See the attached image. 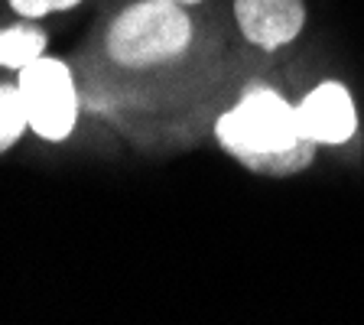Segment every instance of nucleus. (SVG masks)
<instances>
[{
    "instance_id": "f257e3e1",
    "label": "nucleus",
    "mask_w": 364,
    "mask_h": 325,
    "mask_svg": "<svg viewBox=\"0 0 364 325\" xmlns=\"http://www.w3.org/2000/svg\"><path fill=\"white\" fill-rule=\"evenodd\" d=\"M192 39V23L179 4L144 0L127 7L107 30V55L117 65L150 68L173 62L186 53Z\"/></svg>"
},
{
    "instance_id": "f03ea898",
    "label": "nucleus",
    "mask_w": 364,
    "mask_h": 325,
    "mask_svg": "<svg viewBox=\"0 0 364 325\" xmlns=\"http://www.w3.org/2000/svg\"><path fill=\"white\" fill-rule=\"evenodd\" d=\"M215 137L231 156L250 159L289 150L306 134L299 127V114L287 98L270 88H250L231 111L218 117Z\"/></svg>"
},
{
    "instance_id": "0eeeda50",
    "label": "nucleus",
    "mask_w": 364,
    "mask_h": 325,
    "mask_svg": "<svg viewBox=\"0 0 364 325\" xmlns=\"http://www.w3.org/2000/svg\"><path fill=\"white\" fill-rule=\"evenodd\" d=\"M316 140H309V137H303L296 146H289V150H280V153H264V156H250V159H241L247 169H254V173L260 176H293L299 173V169H306L312 163V156H316Z\"/></svg>"
},
{
    "instance_id": "1a4fd4ad",
    "label": "nucleus",
    "mask_w": 364,
    "mask_h": 325,
    "mask_svg": "<svg viewBox=\"0 0 364 325\" xmlns=\"http://www.w3.org/2000/svg\"><path fill=\"white\" fill-rule=\"evenodd\" d=\"M78 0H10V7L23 16H46L53 10H68L75 7Z\"/></svg>"
},
{
    "instance_id": "20e7f679",
    "label": "nucleus",
    "mask_w": 364,
    "mask_h": 325,
    "mask_svg": "<svg viewBox=\"0 0 364 325\" xmlns=\"http://www.w3.org/2000/svg\"><path fill=\"white\" fill-rule=\"evenodd\" d=\"M299 127L316 144H348L358 130V111L348 88L338 82H322L299 105Z\"/></svg>"
},
{
    "instance_id": "7ed1b4c3",
    "label": "nucleus",
    "mask_w": 364,
    "mask_h": 325,
    "mask_svg": "<svg viewBox=\"0 0 364 325\" xmlns=\"http://www.w3.org/2000/svg\"><path fill=\"white\" fill-rule=\"evenodd\" d=\"M26 121L46 140H65L78 117V95L68 68L59 59L39 55L20 72Z\"/></svg>"
},
{
    "instance_id": "9d476101",
    "label": "nucleus",
    "mask_w": 364,
    "mask_h": 325,
    "mask_svg": "<svg viewBox=\"0 0 364 325\" xmlns=\"http://www.w3.org/2000/svg\"><path fill=\"white\" fill-rule=\"evenodd\" d=\"M166 4H179V7H192V4H202V0H166Z\"/></svg>"
},
{
    "instance_id": "39448f33",
    "label": "nucleus",
    "mask_w": 364,
    "mask_h": 325,
    "mask_svg": "<svg viewBox=\"0 0 364 325\" xmlns=\"http://www.w3.org/2000/svg\"><path fill=\"white\" fill-rule=\"evenodd\" d=\"M241 33L260 49H280L299 36L306 23L303 0H235Z\"/></svg>"
},
{
    "instance_id": "423d86ee",
    "label": "nucleus",
    "mask_w": 364,
    "mask_h": 325,
    "mask_svg": "<svg viewBox=\"0 0 364 325\" xmlns=\"http://www.w3.org/2000/svg\"><path fill=\"white\" fill-rule=\"evenodd\" d=\"M46 49V36L43 30H33V26H10V30L0 33V65L4 68H23L36 62Z\"/></svg>"
},
{
    "instance_id": "6e6552de",
    "label": "nucleus",
    "mask_w": 364,
    "mask_h": 325,
    "mask_svg": "<svg viewBox=\"0 0 364 325\" xmlns=\"http://www.w3.org/2000/svg\"><path fill=\"white\" fill-rule=\"evenodd\" d=\"M23 127H30V121H26L20 85H0V153L16 144Z\"/></svg>"
}]
</instances>
